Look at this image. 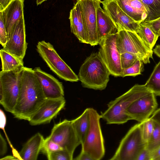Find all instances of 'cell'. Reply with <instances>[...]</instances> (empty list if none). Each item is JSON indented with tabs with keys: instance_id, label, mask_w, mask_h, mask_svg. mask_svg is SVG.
<instances>
[{
	"instance_id": "obj_1",
	"label": "cell",
	"mask_w": 160,
	"mask_h": 160,
	"mask_svg": "<svg viewBox=\"0 0 160 160\" xmlns=\"http://www.w3.org/2000/svg\"><path fill=\"white\" fill-rule=\"evenodd\" d=\"M46 99L33 70L24 67L18 97L12 114L16 118L28 121Z\"/></svg>"
},
{
	"instance_id": "obj_2",
	"label": "cell",
	"mask_w": 160,
	"mask_h": 160,
	"mask_svg": "<svg viewBox=\"0 0 160 160\" xmlns=\"http://www.w3.org/2000/svg\"><path fill=\"white\" fill-rule=\"evenodd\" d=\"M152 92L144 84H136L128 91L110 102L107 109L100 115L108 124H122L131 120L126 111L138 98Z\"/></svg>"
},
{
	"instance_id": "obj_3",
	"label": "cell",
	"mask_w": 160,
	"mask_h": 160,
	"mask_svg": "<svg viewBox=\"0 0 160 160\" xmlns=\"http://www.w3.org/2000/svg\"><path fill=\"white\" fill-rule=\"evenodd\" d=\"M110 73L98 52L93 53L81 66L78 74L82 86L103 90L107 87Z\"/></svg>"
},
{
	"instance_id": "obj_4",
	"label": "cell",
	"mask_w": 160,
	"mask_h": 160,
	"mask_svg": "<svg viewBox=\"0 0 160 160\" xmlns=\"http://www.w3.org/2000/svg\"><path fill=\"white\" fill-rule=\"evenodd\" d=\"M24 67L0 72V103L6 111L12 113L18 97Z\"/></svg>"
},
{
	"instance_id": "obj_5",
	"label": "cell",
	"mask_w": 160,
	"mask_h": 160,
	"mask_svg": "<svg viewBox=\"0 0 160 160\" xmlns=\"http://www.w3.org/2000/svg\"><path fill=\"white\" fill-rule=\"evenodd\" d=\"M89 128L83 143L81 151L89 155L93 160H100L105 153L104 140L100 125L101 117L95 109L88 108Z\"/></svg>"
},
{
	"instance_id": "obj_6",
	"label": "cell",
	"mask_w": 160,
	"mask_h": 160,
	"mask_svg": "<svg viewBox=\"0 0 160 160\" xmlns=\"http://www.w3.org/2000/svg\"><path fill=\"white\" fill-rule=\"evenodd\" d=\"M118 50L121 54L128 52L136 55L144 64L153 59V51L135 32L118 31L116 39Z\"/></svg>"
},
{
	"instance_id": "obj_7",
	"label": "cell",
	"mask_w": 160,
	"mask_h": 160,
	"mask_svg": "<svg viewBox=\"0 0 160 160\" xmlns=\"http://www.w3.org/2000/svg\"><path fill=\"white\" fill-rule=\"evenodd\" d=\"M147 143L142 134L141 123L132 127L121 140L111 160H136L139 153Z\"/></svg>"
},
{
	"instance_id": "obj_8",
	"label": "cell",
	"mask_w": 160,
	"mask_h": 160,
	"mask_svg": "<svg viewBox=\"0 0 160 160\" xmlns=\"http://www.w3.org/2000/svg\"><path fill=\"white\" fill-rule=\"evenodd\" d=\"M37 50L50 69L59 78L71 82L79 80L78 76L60 58L49 42L44 41L38 42Z\"/></svg>"
},
{
	"instance_id": "obj_9",
	"label": "cell",
	"mask_w": 160,
	"mask_h": 160,
	"mask_svg": "<svg viewBox=\"0 0 160 160\" xmlns=\"http://www.w3.org/2000/svg\"><path fill=\"white\" fill-rule=\"evenodd\" d=\"M117 32L103 38L100 41L98 52L107 66L110 74L115 77H121L122 69L121 66L120 54L116 44Z\"/></svg>"
},
{
	"instance_id": "obj_10",
	"label": "cell",
	"mask_w": 160,
	"mask_h": 160,
	"mask_svg": "<svg viewBox=\"0 0 160 160\" xmlns=\"http://www.w3.org/2000/svg\"><path fill=\"white\" fill-rule=\"evenodd\" d=\"M49 136L72 157L76 148L81 144L71 121L66 119L55 124Z\"/></svg>"
},
{
	"instance_id": "obj_11",
	"label": "cell",
	"mask_w": 160,
	"mask_h": 160,
	"mask_svg": "<svg viewBox=\"0 0 160 160\" xmlns=\"http://www.w3.org/2000/svg\"><path fill=\"white\" fill-rule=\"evenodd\" d=\"M158 105L155 95L151 92L133 101L127 108L126 113L131 120L142 122L150 118Z\"/></svg>"
},
{
	"instance_id": "obj_12",
	"label": "cell",
	"mask_w": 160,
	"mask_h": 160,
	"mask_svg": "<svg viewBox=\"0 0 160 160\" xmlns=\"http://www.w3.org/2000/svg\"><path fill=\"white\" fill-rule=\"evenodd\" d=\"M80 6L84 18L88 44H99L97 25V9L101 0H77Z\"/></svg>"
},
{
	"instance_id": "obj_13",
	"label": "cell",
	"mask_w": 160,
	"mask_h": 160,
	"mask_svg": "<svg viewBox=\"0 0 160 160\" xmlns=\"http://www.w3.org/2000/svg\"><path fill=\"white\" fill-rule=\"evenodd\" d=\"M104 10L115 25L118 31L137 32L139 23L128 15L121 8L117 0H103L101 2Z\"/></svg>"
},
{
	"instance_id": "obj_14",
	"label": "cell",
	"mask_w": 160,
	"mask_h": 160,
	"mask_svg": "<svg viewBox=\"0 0 160 160\" xmlns=\"http://www.w3.org/2000/svg\"><path fill=\"white\" fill-rule=\"evenodd\" d=\"M65 103L64 97L46 98L28 121L33 126L50 123L64 108Z\"/></svg>"
},
{
	"instance_id": "obj_15",
	"label": "cell",
	"mask_w": 160,
	"mask_h": 160,
	"mask_svg": "<svg viewBox=\"0 0 160 160\" xmlns=\"http://www.w3.org/2000/svg\"><path fill=\"white\" fill-rule=\"evenodd\" d=\"M27 47L25 25L23 16L17 23L9 39L3 48L23 60L25 55Z\"/></svg>"
},
{
	"instance_id": "obj_16",
	"label": "cell",
	"mask_w": 160,
	"mask_h": 160,
	"mask_svg": "<svg viewBox=\"0 0 160 160\" xmlns=\"http://www.w3.org/2000/svg\"><path fill=\"white\" fill-rule=\"evenodd\" d=\"M41 84L46 98H58L64 97L62 82L52 75L42 70L40 67L33 69Z\"/></svg>"
},
{
	"instance_id": "obj_17",
	"label": "cell",
	"mask_w": 160,
	"mask_h": 160,
	"mask_svg": "<svg viewBox=\"0 0 160 160\" xmlns=\"http://www.w3.org/2000/svg\"><path fill=\"white\" fill-rule=\"evenodd\" d=\"M24 0H13L1 11L6 28L7 41L9 39L17 23L24 16Z\"/></svg>"
},
{
	"instance_id": "obj_18",
	"label": "cell",
	"mask_w": 160,
	"mask_h": 160,
	"mask_svg": "<svg viewBox=\"0 0 160 160\" xmlns=\"http://www.w3.org/2000/svg\"><path fill=\"white\" fill-rule=\"evenodd\" d=\"M69 19L71 32L80 42L88 44L85 23L78 2L77 1L70 12Z\"/></svg>"
},
{
	"instance_id": "obj_19",
	"label": "cell",
	"mask_w": 160,
	"mask_h": 160,
	"mask_svg": "<svg viewBox=\"0 0 160 160\" xmlns=\"http://www.w3.org/2000/svg\"><path fill=\"white\" fill-rule=\"evenodd\" d=\"M98 4L97 9V25L98 39L100 41L103 38L118 32L117 27L108 14Z\"/></svg>"
},
{
	"instance_id": "obj_20",
	"label": "cell",
	"mask_w": 160,
	"mask_h": 160,
	"mask_svg": "<svg viewBox=\"0 0 160 160\" xmlns=\"http://www.w3.org/2000/svg\"><path fill=\"white\" fill-rule=\"evenodd\" d=\"M44 140L43 136L39 132L31 137L23 145L19 153L21 160H37Z\"/></svg>"
},
{
	"instance_id": "obj_21",
	"label": "cell",
	"mask_w": 160,
	"mask_h": 160,
	"mask_svg": "<svg viewBox=\"0 0 160 160\" xmlns=\"http://www.w3.org/2000/svg\"><path fill=\"white\" fill-rule=\"evenodd\" d=\"M71 121L82 145L84 141L90 125L88 108L85 109L80 116Z\"/></svg>"
},
{
	"instance_id": "obj_22",
	"label": "cell",
	"mask_w": 160,
	"mask_h": 160,
	"mask_svg": "<svg viewBox=\"0 0 160 160\" xmlns=\"http://www.w3.org/2000/svg\"><path fill=\"white\" fill-rule=\"evenodd\" d=\"M0 55L2 71H9L23 66V60L10 53L3 48L0 50Z\"/></svg>"
},
{
	"instance_id": "obj_23",
	"label": "cell",
	"mask_w": 160,
	"mask_h": 160,
	"mask_svg": "<svg viewBox=\"0 0 160 160\" xmlns=\"http://www.w3.org/2000/svg\"><path fill=\"white\" fill-rule=\"evenodd\" d=\"M144 85L156 96H160V61L155 67Z\"/></svg>"
},
{
	"instance_id": "obj_24",
	"label": "cell",
	"mask_w": 160,
	"mask_h": 160,
	"mask_svg": "<svg viewBox=\"0 0 160 160\" xmlns=\"http://www.w3.org/2000/svg\"><path fill=\"white\" fill-rule=\"evenodd\" d=\"M136 32L147 45L152 50L159 35L155 33L149 27L142 23H139Z\"/></svg>"
},
{
	"instance_id": "obj_25",
	"label": "cell",
	"mask_w": 160,
	"mask_h": 160,
	"mask_svg": "<svg viewBox=\"0 0 160 160\" xmlns=\"http://www.w3.org/2000/svg\"><path fill=\"white\" fill-rule=\"evenodd\" d=\"M141 0L145 7L148 13L146 18L143 22H151L160 18V0Z\"/></svg>"
},
{
	"instance_id": "obj_26",
	"label": "cell",
	"mask_w": 160,
	"mask_h": 160,
	"mask_svg": "<svg viewBox=\"0 0 160 160\" xmlns=\"http://www.w3.org/2000/svg\"><path fill=\"white\" fill-rule=\"evenodd\" d=\"M117 0L122 10L136 22L141 23L145 19V18L142 14L134 10L123 0Z\"/></svg>"
},
{
	"instance_id": "obj_27",
	"label": "cell",
	"mask_w": 160,
	"mask_h": 160,
	"mask_svg": "<svg viewBox=\"0 0 160 160\" xmlns=\"http://www.w3.org/2000/svg\"><path fill=\"white\" fill-rule=\"evenodd\" d=\"M154 123L153 132L146 147L151 152L160 146V124L154 121Z\"/></svg>"
},
{
	"instance_id": "obj_28",
	"label": "cell",
	"mask_w": 160,
	"mask_h": 160,
	"mask_svg": "<svg viewBox=\"0 0 160 160\" xmlns=\"http://www.w3.org/2000/svg\"><path fill=\"white\" fill-rule=\"evenodd\" d=\"M141 123L142 136L147 143L150 139L154 128V121L150 118Z\"/></svg>"
},
{
	"instance_id": "obj_29",
	"label": "cell",
	"mask_w": 160,
	"mask_h": 160,
	"mask_svg": "<svg viewBox=\"0 0 160 160\" xmlns=\"http://www.w3.org/2000/svg\"><path fill=\"white\" fill-rule=\"evenodd\" d=\"M62 149V148L48 136L44 139L41 152L47 156L52 152Z\"/></svg>"
},
{
	"instance_id": "obj_30",
	"label": "cell",
	"mask_w": 160,
	"mask_h": 160,
	"mask_svg": "<svg viewBox=\"0 0 160 160\" xmlns=\"http://www.w3.org/2000/svg\"><path fill=\"white\" fill-rule=\"evenodd\" d=\"M143 63L141 60L138 59L130 67L126 69H122L121 77H135L141 74L143 69Z\"/></svg>"
},
{
	"instance_id": "obj_31",
	"label": "cell",
	"mask_w": 160,
	"mask_h": 160,
	"mask_svg": "<svg viewBox=\"0 0 160 160\" xmlns=\"http://www.w3.org/2000/svg\"><path fill=\"white\" fill-rule=\"evenodd\" d=\"M139 58L135 55L128 52L120 54L121 66L122 69L128 68L132 66Z\"/></svg>"
},
{
	"instance_id": "obj_32",
	"label": "cell",
	"mask_w": 160,
	"mask_h": 160,
	"mask_svg": "<svg viewBox=\"0 0 160 160\" xmlns=\"http://www.w3.org/2000/svg\"><path fill=\"white\" fill-rule=\"evenodd\" d=\"M48 160H72V156L67 150L62 149L52 152L47 156Z\"/></svg>"
},
{
	"instance_id": "obj_33",
	"label": "cell",
	"mask_w": 160,
	"mask_h": 160,
	"mask_svg": "<svg viewBox=\"0 0 160 160\" xmlns=\"http://www.w3.org/2000/svg\"><path fill=\"white\" fill-rule=\"evenodd\" d=\"M134 10L146 18L148 11L141 0H123Z\"/></svg>"
},
{
	"instance_id": "obj_34",
	"label": "cell",
	"mask_w": 160,
	"mask_h": 160,
	"mask_svg": "<svg viewBox=\"0 0 160 160\" xmlns=\"http://www.w3.org/2000/svg\"><path fill=\"white\" fill-rule=\"evenodd\" d=\"M6 123V117L4 111L1 109H0V128L3 131L8 141V144L11 148L14 156H17L18 155L19 153L17 152L16 150L15 149L9 139L7 135L5 130V127Z\"/></svg>"
},
{
	"instance_id": "obj_35",
	"label": "cell",
	"mask_w": 160,
	"mask_h": 160,
	"mask_svg": "<svg viewBox=\"0 0 160 160\" xmlns=\"http://www.w3.org/2000/svg\"><path fill=\"white\" fill-rule=\"evenodd\" d=\"M7 42V33L2 18V12L0 11V43L4 47Z\"/></svg>"
},
{
	"instance_id": "obj_36",
	"label": "cell",
	"mask_w": 160,
	"mask_h": 160,
	"mask_svg": "<svg viewBox=\"0 0 160 160\" xmlns=\"http://www.w3.org/2000/svg\"><path fill=\"white\" fill-rule=\"evenodd\" d=\"M141 23L149 27L155 33L158 34L160 30V18L152 21L142 22Z\"/></svg>"
},
{
	"instance_id": "obj_37",
	"label": "cell",
	"mask_w": 160,
	"mask_h": 160,
	"mask_svg": "<svg viewBox=\"0 0 160 160\" xmlns=\"http://www.w3.org/2000/svg\"><path fill=\"white\" fill-rule=\"evenodd\" d=\"M136 160H152L151 152L146 148L139 153Z\"/></svg>"
},
{
	"instance_id": "obj_38",
	"label": "cell",
	"mask_w": 160,
	"mask_h": 160,
	"mask_svg": "<svg viewBox=\"0 0 160 160\" xmlns=\"http://www.w3.org/2000/svg\"><path fill=\"white\" fill-rule=\"evenodd\" d=\"M8 150L7 143L6 140L2 135L0 134V156H4L7 153Z\"/></svg>"
},
{
	"instance_id": "obj_39",
	"label": "cell",
	"mask_w": 160,
	"mask_h": 160,
	"mask_svg": "<svg viewBox=\"0 0 160 160\" xmlns=\"http://www.w3.org/2000/svg\"><path fill=\"white\" fill-rule=\"evenodd\" d=\"M74 159L76 160H93L89 155L82 151L79 155Z\"/></svg>"
},
{
	"instance_id": "obj_40",
	"label": "cell",
	"mask_w": 160,
	"mask_h": 160,
	"mask_svg": "<svg viewBox=\"0 0 160 160\" xmlns=\"http://www.w3.org/2000/svg\"><path fill=\"white\" fill-rule=\"evenodd\" d=\"M152 160H160V146L151 152Z\"/></svg>"
},
{
	"instance_id": "obj_41",
	"label": "cell",
	"mask_w": 160,
	"mask_h": 160,
	"mask_svg": "<svg viewBox=\"0 0 160 160\" xmlns=\"http://www.w3.org/2000/svg\"><path fill=\"white\" fill-rule=\"evenodd\" d=\"M150 118L160 124V108L156 110Z\"/></svg>"
},
{
	"instance_id": "obj_42",
	"label": "cell",
	"mask_w": 160,
	"mask_h": 160,
	"mask_svg": "<svg viewBox=\"0 0 160 160\" xmlns=\"http://www.w3.org/2000/svg\"><path fill=\"white\" fill-rule=\"evenodd\" d=\"M13 0H0V11L2 10Z\"/></svg>"
},
{
	"instance_id": "obj_43",
	"label": "cell",
	"mask_w": 160,
	"mask_h": 160,
	"mask_svg": "<svg viewBox=\"0 0 160 160\" xmlns=\"http://www.w3.org/2000/svg\"><path fill=\"white\" fill-rule=\"evenodd\" d=\"M153 52L158 57L160 58V45H158L156 46L153 50Z\"/></svg>"
},
{
	"instance_id": "obj_44",
	"label": "cell",
	"mask_w": 160,
	"mask_h": 160,
	"mask_svg": "<svg viewBox=\"0 0 160 160\" xmlns=\"http://www.w3.org/2000/svg\"><path fill=\"white\" fill-rule=\"evenodd\" d=\"M0 160H19V159L14 156L8 155L1 158Z\"/></svg>"
},
{
	"instance_id": "obj_45",
	"label": "cell",
	"mask_w": 160,
	"mask_h": 160,
	"mask_svg": "<svg viewBox=\"0 0 160 160\" xmlns=\"http://www.w3.org/2000/svg\"><path fill=\"white\" fill-rule=\"evenodd\" d=\"M46 0H36V4L37 5H38L41 4L42 3Z\"/></svg>"
},
{
	"instance_id": "obj_46",
	"label": "cell",
	"mask_w": 160,
	"mask_h": 160,
	"mask_svg": "<svg viewBox=\"0 0 160 160\" xmlns=\"http://www.w3.org/2000/svg\"><path fill=\"white\" fill-rule=\"evenodd\" d=\"M158 35L159 36H160V30H159V31L158 32Z\"/></svg>"
},
{
	"instance_id": "obj_47",
	"label": "cell",
	"mask_w": 160,
	"mask_h": 160,
	"mask_svg": "<svg viewBox=\"0 0 160 160\" xmlns=\"http://www.w3.org/2000/svg\"><path fill=\"white\" fill-rule=\"evenodd\" d=\"M159 37H160V36H159Z\"/></svg>"
},
{
	"instance_id": "obj_48",
	"label": "cell",
	"mask_w": 160,
	"mask_h": 160,
	"mask_svg": "<svg viewBox=\"0 0 160 160\" xmlns=\"http://www.w3.org/2000/svg\"></svg>"
}]
</instances>
